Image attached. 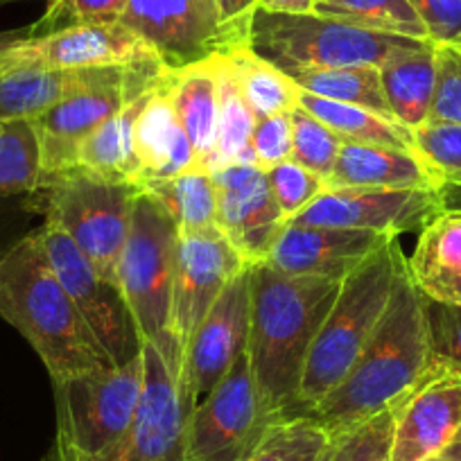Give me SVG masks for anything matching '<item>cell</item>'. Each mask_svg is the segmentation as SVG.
Wrapping results in <instances>:
<instances>
[{"mask_svg":"<svg viewBox=\"0 0 461 461\" xmlns=\"http://www.w3.org/2000/svg\"><path fill=\"white\" fill-rule=\"evenodd\" d=\"M166 66L149 61L127 68H104L91 84L70 93L52 109L32 121L41 149L43 179L64 175L77 166V152L84 140L122 109L131 97L148 91Z\"/></svg>","mask_w":461,"mask_h":461,"instance_id":"9","label":"cell"},{"mask_svg":"<svg viewBox=\"0 0 461 461\" xmlns=\"http://www.w3.org/2000/svg\"><path fill=\"white\" fill-rule=\"evenodd\" d=\"M32 194H21V197H5L0 199V260L5 258L7 251L30 233L25 230L30 215H34Z\"/></svg>","mask_w":461,"mask_h":461,"instance_id":"45","label":"cell"},{"mask_svg":"<svg viewBox=\"0 0 461 461\" xmlns=\"http://www.w3.org/2000/svg\"><path fill=\"white\" fill-rule=\"evenodd\" d=\"M217 226L247 265L267 260L287 217L278 208L265 170L254 163H226L212 170Z\"/></svg>","mask_w":461,"mask_h":461,"instance_id":"19","label":"cell"},{"mask_svg":"<svg viewBox=\"0 0 461 461\" xmlns=\"http://www.w3.org/2000/svg\"><path fill=\"white\" fill-rule=\"evenodd\" d=\"M102 70L104 68L0 70V125L14 121H37L57 102L91 84Z\"/></svg>","mask_w":461,"mask_h":461,"instance_id":"27","label":"cell"},{"mask_svg":"<svg viewBox=\"0 0 461 461\" xmlns=\"http://www.w3.org/2000/svg\"><path fill=\"white\" fill-rule=\"evenodd\" d=\"M432 365L423 296L402 265L384 317L346 378L310 411L330 434L392 410Z\"/></svg>","mask_w":461,"mask_h":461,"instance_id":"2","label":"cell"},{"mask_svg":"<svg viewBox=\"0 0 461 461\" xmlns=\"http://www.w3.org/2000/svg\"><path fill=\"white\" fill-rule=\"evenodd\" d=\"M428 461H441V456H434V459H428Z\"/></svg>","mask_w":461,"mask_h":461,"instance_id":"52","label":"cell"},{"mask_svg":"<svg viewBox=\"0 0 461 461\" xmlns=\"http://www.w3.org/2000/svg\"><path fill=\"white\" fill-rule=\"evenodd\" d=\"M145 387L143 356L55 383L57 441L50 461H97L125 437Z\"/></svg>","mask_w":461,"mask_h":461,"instance_id":"6","label":"cell"},{"mask_svg":"<svg viewBox=\"0 0 461 461\" xmlns=\"http://www.w3.org/2000/svg\"><path fill=\"white\" fill-rule=\"evenodd\" d=\"M176 242L179 230L175 221L140 190L134 203L130 238L115 265V283L130 305L140 339L157 346L167 365L172 357L170 303Z\"/></svg>","mask_w":461,"mask_h":461,"instance_id":"8","label":"cell"},{"mask_svg":"<svg viewBox=\"0 0 461 461\" xmlns=\"http://www.w3.org/2000/svg\"><path fill=\"white\" fill-rule=\"evenodd\" d=\"M134 149L140 163V185L199 166L172 104L166 68L136 121Z\"/></svg>","mask_w":461,"mask_h":461,"instance_id":"22","label":"cell"},{"mask_svg":"<svg viewBox=\"0 0 461 461\" xmlns=\"http://www.w3.org/2000/svg\"><path fill=\"white\" fill-rule=\"evenodd\" d=\"M37 236L57 278L111 365L122 366L143 356L145 341L118 283L102 276L55 221L43 220Z\"/></svg>","mask_w":461,"mask_h":461,"instance_id":"10","label":"cell"},{"mask_svg":"<svg viewBox=\"0 0 461 461\" xmlns=\"http://www.w3.org/2000/svg\"><path fill=\"white\" fill-rule=\"evenodd\" d=\"M299 104L326 122L344 143L384 145V148L414 149V134L401 122L389 121L375 111L357 104L326 100V97L310 95L301 91Z\"/></svg>","mask_w":461,"mask_h":461,"instance_id":"29","label":"cell"},{"mask_svg":"<svg viewBox=\"0 0 461 461\" xmlns=\"http://www.w3.org/2000/svg\"><path fill=\"white\" fill-rule=\"evenodd\" d=\"M140 190L170 215L179 233H206L217 226V185L212 172L202 166L166 179L148 181Z\"/></svg>","mask_w":461,"mask_h":461,"instance_id":"28","label":"cell"},{"mask_svg":"<svg viewBox=\"0 0 461 461\" xmlns=\"http://www.w3.org/2000/svg\"><path fill=\"white\" fill-rule=\"evenodd\" d=\"M247 339H249V265L224 287L220 299L212 303L190 339L179 378L188 414L247 351Z\"/></svg>","mask_w":461,"mask_h":461,"instance_id":"17","label":"cell"},{"mask_svg":"<svg viewBox=\"0 0 461 461\" xmlns=\"http://www.w3.org/2000/svg\"><path fill=\"white\" fill-rule=\"evenodd\" d=\"M224 55L236 75L238 88L256 118L290 113L299 106V84L267 59L256 55L249 46L230 48Z\"/></svg>","mask_w":461,"mask_h":461,"instance_id":"30","label":"cell"},{"mask_svg":"<svg viewBox=\"0 0 461 461\" xmlns=\"http://www.w3.org/2000/svg\"><path fill=\"white\" fill-rule=\"evenodd\" d=\"M145 387L125 437L97 461H185L188 410L179 383L157 346L145 341Z\"/></svg>","mask_w":461,"mask_h":461,"instance_id":"16","label":"cell"},{"mask_svg":"<svg viewBox=\"0 0 461 461\" xmlns=\"http://www.w3.org/2000/svg\"><path fill=\"white\" fill-rule=\"evenodd\" d=\"M292 122V161L328 179L335 167L344 140L303 106L290 111Z\"/></svg>","mask_w":461,"mask_h":461,"instance_id":"37","label":"cell"},{"mask_svg":"<svg viewBox=\"0 0 461 461\" xmlns=\"http://www.w3.org/2000/svg\"><path fill=\"white\" fill-rule=\"evenodd\" d=\"M423 312L432 362L461 371V305L441 303L423 296Z\"/></svg>","mask_w":461,"mask_h":461,"instance_id":"41","label":"cell"},{"mask_svg":"<svg viewBox=\"0 0 461 461\" xmlns=\"http://www.w3.org/2000/svg\"><path fill=\"white\" fill-rule=\"evenodd\" d=\"M23 32L25 30H16V32H0V50H3L5 46H10V43L14 41V39H19Z\"/></svg>","mask_w":461,"mask_h":461,"instance_id":"49","label":"cell"},{"mask_svg":"<svg viewBox=\"0 0 461 461\" xmlns=\"http://www.w3.org/2000/svg\"><path fill=\"white\" fill-rule=\"evenodd\" d=\"M121 23L139 34L167 68L230 50L215 0H127Z\"/></svg>","mask_w":461,"mask_h":461,"instance_id":"15","label":"cell"},{"mask_svg":"<svg viewBox=\"0 0 461 461\" xmlns=\"http://www.w3.org/2000/svg\"><path fill=\"white\" fill-rule=\"evenodd\" d=\"M456 48H459V50H461V43H459V46H456Z\"/></svg>","mask_w":461,"mask_h":461,"instance_id":"53","label":"cell"},{"mask_svg":"<svg viewBox=\"0 0 461 461\" xmlns=\"http://www.w3.org/2000/svg\"><path fill=\"white\" fill-rule=\"evenodd\" d=\"M5 3H19V0H0V5H5Z\"/></svg>","mask_w":461,"mask_h":461,"instance_id":"50","label":"cell"},{"mask_svg":"<svg viewBox=\"0 0 461 461\" xmlns=\"http://www.w3.org/2000/svg\"><path fill=\"white\" fill-rule=\"evenodd\" d=\"M428 121L461 125V50L456 46H437V84Z\"/></svg>","mask_w":461,"mask_h":461,"instance_id":"42","label":"cell"},{"mask_svg":"<svg viewBox=\"0 0 461 461\" xmlns=\"http://www.w3.org/2000/svg\"><path fill=\"white\" fill-rule=\"evenodd\" d=\"M425 39L374 32L321 14H267L256 10L249 48L283 73L383 66L402 48Z\"/></svg>","mask_w":461,"mask_h":461,"instance_id":"5","label":"cell"},{"mask_svg":"<svg viewBox=\"0 0 461 461\" xmlns=\"http://www.w3.org/2000/svg\"><path fill=\"white\" fill-rule=\"evenodd\" d=\"M414 134V149L441 179L443 190L461 193V125L428 121Z\"/></svg>","mask_w":461,"mask_h":461,"instance_id":"38","label":"cell"},{"mask_svg":"<svg viewBox=\"0 0 461 461\" xmlns=\"http://www.w3.org/2000/svg\"><path fill=\"white\" fill-rule=\"evenodd\" d=\"M41 149L32 122H3L0 125V199L37 193L41 188Z\"/></svg>","mask_w":461,"mask_h":461,"instance_id":"33","label":"cell"},{"mask_svg":"<svg viewBox=\"0 0 461 461\" xmlns=\"http://www.w3.org/2000/svg\"><path fill=\"white\" fill-rule=\"evenodd\" d=\"M330 432L312 416H283L242 461H321Z\"/></svg>","mask_w":461,"mask_h":461,"instance_id":"35","label":"cell"},{"mask_svg":"<svg viewBox=\"0 0 461 461\" xmlns=\"http://www.w3.org/2000/svg\"><path fill=\"white\" fill-rule=\"evenodd\" d=\"M312 3H314V7H317V5H319V3H323V0H312Z\"/></svg>","mask_w":461,"mask_h":461,"instance_id":"51","label":"cell"},{"mask_svg":"<svg viewBox=\"0 0 461 461\" xmlns=\"http://www.w3.org/2000/svg\"><path fill=\"white\" fill-rule=\"evenodd\" d=\"M274 420L245 351L188 414L185 461H242Z\"/></svg>","mask_w":461,"mask_h":461,"instance_id":"11","label":"cell"},{"mask_svg":"<svg viewBox=\"0 0 461 461\" xmlns=\"http://www.w3.org/2000/svg\"><path fill=\"white\" fill-rule=\"evenodd\" d=\"M217 59H220V130H217V154L212 170L226 163H254L256 166L251 136H254L258 118L242 97L236 75L230 70L224 52H217Z\"/></svg>","mask_w":461,"mask_h":461,"instance_id":"32","label":"cell"},{"mask_svg":"<svg viewBox=\"0 0 461 461\" xmlns=\"http://www.w3.org/2000/svg\"><path fill=\"white\" fill-rule=\"evenodd\" d=\"M256 7L267 14H314L312 0H256Z\"/></svg>","mask_w":461,"mask_h":461,"instance_id":"47","label":"cell"},{"mask_svg":"<svg viewBox=\"0 0 461 461\" xmlns=\"http://www.w3.org/2000/svg\"><path fill=\"white\" fill-rule=\"evenodd\" d=\"M405 260L392 238L339 283L310 346L294 416H308L356 365L383 321Z\"/></svg>","mask_w":461,"mask_h":461,"instance_id":"4","label":"cell"},{"mask_svg":"<svg viewBox=\"0 0 461 461\" xmlns=\"http://www.w3.org/2000/svg\"><path fill=\"white\" fill-rule=\"evenodd\" d=\"M461 432V371L432 362L393 405L392 461H428Z\"/></svg>","mask_w":461,"mask_h":461,"instance_id":"18","label":"cell"},{"mask_svg":"<svg viewBox=\"0 0 461 461\" xmlns=\"http://www.w3.org/2000/svg\"><path fill=\"white\" fill-rule=\"evenodd\" d=\"M428 30V39L437 46L461 43V0H410Z\"/></svg>","mask_w":461,"mask_h":461,"instance_id":"44","label":"cell"},{"mask_svg":"<svg viewBox=\"0 0 461 461\" xmlns=\"http://www.w3.org/2000/svg\"><path fill=\"white\" fill-rule=\"evenodd\" d=\"M158 82V79H157ZM157 82L148 91L131 97L118 113L102 122L82 143L75 170H84L106 181L140 185V163L134 149V127L145 102L152 95Z\"/></svg>","mask_w":461,"mask_h":461,"instance_id":"26","label":"cell"},{"mask_svg":"<svg viewBox=\"0 0 461 461\" xmlns=\"http://www.w3.org/2000/svg\"><path fill=\"white\" fill-rule=\"evenodd\" d=\"M392 238L371 230L287 221L276 245L269 251L267 263L290 276H317L341 283Z\"/></svg>","mask_w":461,"mask_h":461,"instance_id":"20","label":"cell"},{"mask_svg":"<svg viewBox=\"0 0 461 461\" xmlns=\"http://www.w3.org/2000/svg\"><path fill=\"white\" fill-rule=\"evenodd\" d=\"M167 88L197 163L212 170L220 130V59L217 55L181 68H167Z\"/></svg>","mask_w":461,"mask_h":461,"instance_id":"23","label":"cell"},{"mask_svg":"<svg viewBox=\"0 0 461 461\" xmlns=\"http://www.w3.org/2000/svg\"><path fill=\"white\" fill-rule=\"evenodd\" d=\"M139 193L136 184L68 170L43 181L32 199L43 220L55 221L102 276L115 281Z\"/></svg>","mask_w":461,"mask_h":461,"instance_id":"7","label":"cell"},{"mask_svg":"<svg viewBox=\"0 0 461 461\" xmlns=\"http://www.w3.org/2000/svg\"><path fill=\"white\" fill-rule=\"evenodd\" d=\"M127 0H46V12L28 28V34H48L70 25L115 23L121 21Z\"/></svg>","mask_w":461,"mask_h":461,"instance_id":"40","label":"cell"},{"mask_svg":"<svg viewBox=\"0 0 461 461\" xmlns=\"http://www.w3.org/2000/svg\"><path fill=\"white\" fill-rule=\"evenodd\" d=\"M328 188H423L443 190L441 179L416 149L341 143Z\"/></svg>","mask_w":461,"mask_h":461,"instance_id":"21","label":"cell"},{"mask_svg":"<svg viewBox=\"0 0 461 461\" xmlns=\"http://www.w3.org/2000/svg\"><path fill=\"white\" fill-rule=\"evenodd\" d=\"M265 176H267V184L272 188L274 199H276L278 208L287 217V221L294 215H299L301 211H305L328 188L323 176L308 170V167L299 166L292 158L265 170Z\"/></svg>","mask_w":461,"mask_h":461,"instance_id":"39","label":"cell"},{"mask_svg":"<svg viewBox=\"0 0 461 461\" xmlns=\"http://www.w3.org/2000/svg\"><path fill=\"white\" fill-rule=\"evenodd\" d=\"M251 152L260 170L278 166L292 157V122L290 113L258 118L251 136Z\"/></svg>","mask_w":461,"mask_h":461,"instance_id":"43","label":"cell"},{"mask_svg":"<svg viewBox=\"0 0 461 461\" xmlns=\"http://www.w3.org/2000/svg\"><path fill=\"white\" fill-rule=\"evenodd\" d=\"M0 317L30 341L52 383L113 366L57 278L37 230L0 260Z\"/></svg>","mask_w":461,"mask_h":461,"instance_id":"3","label":"cell"},{"mask_svg":"<svg viewBox=\"0 0 461 461\" xmlns=\"http://www.w3.org/2000/svg\"><path fill=\"white\" fill-rule=\"evenodd\" d=\"M447 211L443 190L423 188H326L290 224L371 230L380 236H402L423 230Z\"/></svg>","mask_w":461,"mask_h":461,"instance_id":"14","label":"cell"},{"mask_svg":"<svg viewBox=\"0 0 461 461\" xmlns=\"http://www.w3.org/2000/svg\"><path fill=\"white\" fill-rule=\"evenodd\" d=\"M407 269L425 299L461 305V208H447L420 230Z\"/></svg>","mask_w":461,"mask_h":461,"instance_id":"24","label":"cell"},{"mask_svg":"<svg viewBox=\"0 0 461 461\" xmlns=\"http://www.w3.org/2000/svg\"><path fill=\"white\" fill-rule=\"evenodd\" d=\"M292 79L299 84L301 91L310 93V95L365 106V109L384 115L389 121H396L392 111H389L387 100H384L378 66L303 70V73L292 75Z\"/></svg>","mask_w":461,"mask_h":461,"instance_id":"31","label":"cell"},{"mask_svg":"<svg viewBox=\"0 0 461 461\" xmlns=\"http://www.w3.org/2000/svg\"><path fill=\"white\" fill-rule=\"evenodd\" d=\"M339 290V281L290 276L267 260L249 265L247 356L272 416H294L310 346Z\"/></svg>","mask_w":461,"mask_h":461,"instance_id":"1","label":"cell"},{"mask_svg":"<svg viewBox=\"0 0 461 461\" xmlns=\"http://www.w3.org/2000/svg\"><path fill=\"white\" fill-rule=\"evenodd\" d=\"M314 12L374 32L429 41L428 30L420 23L410 0H323Z\"/></svg>","mask_w":461,"mask_h":461,"instance_id":"34","label":"cell"},{"mask_svg":"<svg viewBox=\"0 0 461 461\" xmlns=\"http://www.w3.org/2000/svg\"><path fill=\"white\" fill-rule=\"evenodd\" d=\"M384 100L402 127L419 130L429 118L437 84V43L416 41L380 66Z\"/></svg>","mask_w":461,"mask_h":461,"instance_id":"25","label":"cell"},{"mask_svg":"<svg viewBox=\"0 0 461 461\" xmlns=\"http://www.w3.org/2000/svg\"><path fill=\"white\" fill-rule=\"evenodd\" d=\"M245 269V258L221 236L220 229L206 233H179L170 303V369L176 383L197 326L220 299L224 287Z\"/></svg>","mask_w":461,"mask_h":461,"instance_id":"12","label":"cell"},{"mask_svg":"<svg viewBox=\"0 0 461 461\" xmlns=\"http://www.w3.org/2000/svg\"><path fill=\"white\" fill-rule=\"evenodd\" d=\"M393 407L330 434L321 461H392Z\"/></svg>","mask_w":461,"mask_h":461,"instance_id":"36","label":"cell"},{"mask_svg":"<svg viewBox=\"0 0 461 461\" xmlns=\"http://www.w3.org/2000/svg\"><path fill=\"white\" fill-rule=\"evenodd\" d=\"M441 461H461V432L452 438L450 446L441 452Z\"/></svg>","mask_w":461,"mask_h":461,"instance_id":"48","label":"cell"},{"mask_svg":"<svg viewBox=\"0 0 461 461\" xmlns=\"http://www.w3.org/2000/svg\"><path fill=\"white\" fill-rule=\"evenodd\" d=\"M215 5L230 48L249 46L251 21L258 10L256 0H215Z\"/></svg>","mask_w":461,"mask_h":461,"instance_id":"46","label":"cell"},{"mask_svg":"<svg viewBox=\"0 0 461 461\" xmlns=\"http://www.w3.org/2000/svg\"><path fill=\"white\" fill-rule=\"evenodd\" d=\"M161 61L152 48L121 21L70 25L48 34H28L0 50V70L7 68H127Z\"/></svg>","mask_w":461,"mask_h":461,"instance_id":"13","label":"cell"}]
</instances>
